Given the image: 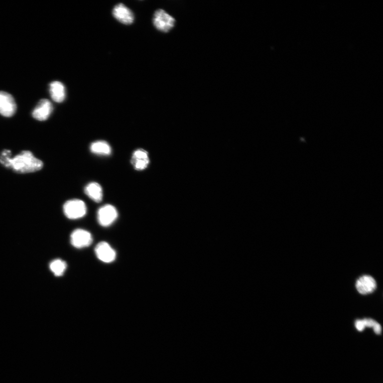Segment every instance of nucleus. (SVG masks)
<instances>
[{
    "mask_svg": "<svg viewBox=\"0 0 383 383\" xmlns=\"http://www.w3.org/2000/svg\"><path fill=\"white\" fill-rule=\"evenodd\" d=\"M53 111V105L47 99L41 100L32 112L33 117L39 121L47 120Z\"/></svg>",
    "mask_w": 383,
    "mask_h": 383,
    "instance_id": "6e6552de",
    "label": "nucleus"
},
{
    "mask_svg": "<svg viewBox=\"0 0 383 383\" xmlns=\"http://www.w3.org/2000/svg\"><path fill=\"white\" fill-rule=\"evenodd\" d=\"M70 242L74 247L82 248L91 245L93 242V237L89 231L77 229L71 234Z\"/></svg>",
    "mask_w": 383,
    "mask_h": 383,
    "instance_id": "423d86ee",
    "label": "nucleus"
},
{
    "mask_svg": "<svg viewBox=\"0 0 383 383\" xmlns=\"http://www.w3.org/2000/svg\"><path fill=\"white\" fill-rule=\"evenodd\" d=\"M118 216L117 209L111 204L104 205L97 212L98 221L103 227L111 225L116 220Z\"/></svg>",
    "mask_w": 383,
    "mask_h": 383,
    "instance_id": "20e7f679",
    "label": "nucleus"
},
{
    "mask_svg": "<svg viewBox=\"0 0 383 383\" xmlns=\"http://www.w3.org/2000/svg\"><path fill=\"white\" fill-rule=\"evenodd\" d=\"M355 326L356 328L360 332L362 331L364 329L365 326L363 321V320H357L355 322Z\"/></svg>",
    "mask_w": 383,
    "mask_h": 383,
    "instance_id": "f3484780",
    "label": "nucleus"
},
{
    "mask_svg": "<svg viewBox=\"0 0 383 383\" xmlns=\"http://www.w3.org/2000/svg\"><path fill=\"white\" fill-rule=\"evenodd\" d=\"M50 92L52 100L56 102L61 103L65 99V87L60 82L55 81L50 84Z\"/></svg>",
    "mask_w": 383,
    "mask_h": 383,
    "instance_id": "f8f14e48",
    "label": "nucleus"
},
{
    "mask_svg": "<svg viewBox=\"0 0 383 383\" xmlns=\"http://www.w3.org/2000/svg\"><path fill=\"white\" fill-rule=\"evenodd\" d=\"M175 20L165 11L159 10L156 12L154 17V24L160 31L167 33L175 26Z\"/></svg>",
    "mask_w": 383,
    "mask_h": 383,
    "instance_id": "7ed1b4c3",
    "label": "nucleus"
},
{
    "mask_svg": "<svg viewBox=\"0 0 383 383\" xmlns=\"http://www.w3.org/2000/svg\"><path fill=\"white\" fill-rule=\"evenodd\" d=\"M95 253L98 259L105 263H112L116 258L114 249L105 242H101L96 246Z\"/></svg>",
    "mask_w": 383,
    "mask_h": 383,
    "instance_id": "0eeeda50",
    "label": "nucleus"
},
{
    "mask_svg": "<svg viewBox=\"0 0 383 383\" xmlns=\"http://www.w3.org/2000/svg\"><path fill=\"white\" fill-rule=\"evenodd\" d=\"M50 269L55 276H61L64 274L67 269V264L61 260H56L51 263Z\"/></svg>",
    "mask_w": 383,
    "mask_h": 383,
    "instance_id": "2eb2a0df",
    "label": "nucleus"
},
{
    "mask_svg": "<svg viewBox=\"0 0 383 383\" xmlns=\"http://www.w3.org/2000/svg\"><path fill=\"white\" fill-rule=\"evenodd\" d=\"M65 216L70 219H77L85 216L87 207L84 201L73 199L66 202L64 206Z\"/></svg>",
    "mask_w": 383,
    "mask_h": 383,
    "instance_id": "f03ea898",
    "label": "nucleus"
},
{
    "mask_svg": "<svg viewBox=\"0 0 383 383\" xmlns=\"http://www.w3.org/2000/svg\"><path fill=\"white\" fill-rule=\"evenodd\" d=\"M0 164L21 174L36 172L43 167L41 160L35 157L30 151H23L13 158L11 151L5 149L0 154Z\"/></svg>",
    "mask_w": 383,
    "mask_h": 383,
    "instance_id": "f257e3e1",
    "label": "nucleus"
},
{
    "mask_svg": "<svg viewBox=\"0 0 383 383\" xmlns=\"http://www.w3.org/2000/svg\"><path fill=\"white\" fill-rule=\"evenodd\" d=\"M376 282L368 275L361 276L356 282L355 287L361 295H366L372 293L376 289Z\"/></svg>",
    "mask_w": 383,
    "mask_h": 383,
    "instance_id": "9d476101",
    "label": "nucleus"
},
{
    "mask_svg": "<svg viewBox=\"0 0 383 383\" xmlns=\"http://www.w3.org/2000/svg\"><path fill=\"white\" fill-rule=\"evenodd\" d=\"M112 13L115 19L123 24L130 25L135 20V16L132 11L122 4L115 6Z\"/></svg>",
    "mask_w": 383,
    "mask_h": 383,
    "instance_id": "9b49d317",
    "label": "nucleus"
},
{
    "mask_svg": "<svg viewBox=\"0 0 383 383\" xmlns=\"http://www.w3.org/2000/svg\"><path fill=\"white\" fill-rule=\"evenodd\" d=\"M17 105L13 96L10 93L0 91V114L6 117L13 116Z\"/></svg>",
    "mask_w": 383,
    "mask_h": 383,
    "instance_id": "39448f33",
    "label": "nucleus"
},
{
    "mask_svg": "<svg viewBox=\"0 0 383 383\" xmlns=\"http://www.w3.org/2000/svg\"><path fill=\"white\" fill-rule=\"evenodd\" d=\"M91 152L95 155L109 156L111 153V148L107 142L104 141H97L91 145Z\"/></svg>",
    "mask_w": 383,
    "mask_h": 383,
    "instance_id": "4468645a",
    "label": "nucleus"
},
{
    "mask_svg": "<svg viewBox=\"0 0 383 383\" xmlns=\"http://www.w3.org/2000/svg\"><path fill=\"white\" fill-rule=\"evenodd\" d=\"M373 331L377 334H380L381 332V327L378 323L373 327Z\"/></svg>",
    "mask_w": 383,
    "mask_h": 383,
    "instance_id": "a211bd4d",
    "label": "nucleus"
},
{
    "mask_svg": "<svg viewBox=\"0 0 383 383\" xmlns=\"http://www.w3.org/2000/svg\"><path fill=\"white\" fill-rule=\"evenodd\" d=\"M365 327H373L377 324L375 320L371 319H364L363 320Z\"/></svg>",
    "mask_w": 383,
    "mask_h": 383,
    "instance_id": "dca6fc26",
    "label": "nucleus"
},
{
    "mask_svg": "<svg viewBox=\"0 0 383 383\" xmlns=\"http://www.w3.org/2000/svg\"><path fill=\"white\" fill-rule=\"evenodd\" d=\"M85 193L89 198L97 203L100 202L103 198V191L99 183L92 182L85 187Z\"/></svg>",
    "mask_w": 383,
    "mask_h": 383,
    "instance_id": "ddd939ff",
    "label": "nucleus"
},
{
    "mask_svg": "<svg viewBox=\"0 0 383 383\" xmlns=\"http://www.w3.org/2000/svg\"><path fill=\"white\" fill-rule=\"evenodd\" d=\"M131 163L136 170H145L150 163L147 151L142 149L135 151L132 157Z\"/></svg>",
    "mask_w": 383,
    "mask_h": 383,
    "instance_id": "1a4fd4ad",
    "label": "nucleus"
}]
</instances>
